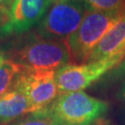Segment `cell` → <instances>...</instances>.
Wrapping results in <instances>:
<instances>
[{
    "instance_id": "6",
    "label": "cell",
    "mask_w": 125,
    "mask_h": 125,
    "mask_svg": "<svg viewBox=\"0 0 125 125\" xmlns=\"http://www.w3.org/2000/svg\"><path fill=\"white\" fill-rule=\"evenodd\" d=\"M14 86L21 90L29 99L31 113L48 107L60 94L55 71H35L23 68Z\"/></svg>"
},
{
    "instance_id": "4",
    "label": "cell",
    "mask_w": 125,
    "mask_h": 125,
    "mask_svg": "<svg viewBox=\"0 0 125 125\" xmlns=\"http://www.w3.org/2000/svg\"><path fill=\"white\" fill-rule=\"evenodd\" d=\"M25 69L58 71L71 63L67 42L39 37L19 50L14 59Z\"/></svg>"
},
{
    "instance_id": "14",
    "label": "cell",
    "mask_w": 125,
    "mask_h": 125,
    "mask_svg": "<svg viewBox=\"0 0 125 125\" xmlns=\"http://www.w3.org/2000/svg\"><path fill=\"white\" fill-rule=\"evenodd\" d=\"M111 75L113 77H115V78H120V77L125 76V59L123 61H121V64H119L114 69V71L112 72Z\"/></svg>"
},
{
    "instance_id": "16",
    "label": "cell",
    "mask_w": 125,
    "mask_h": 125,
    "mask_svg": "<svg viewBox=\"0 0 125 125\" xmlns=\"http://www.w3.org/2000/svg\"><path fill=\"white\" fill-rule=\"evenodd\" d=\"M5 60H6V59H5L4 56H3V54L0 52V66H1V65H2L3 63H4Z\"/></svg>"
},
{
    "instance_id": "7",
    "label": "cell",
    "mask_w": 125,
    "mask_h": 125,
    "mask_svg": "<svg viewBox=\"0 0 125 125\" xmlns=\"http://www.w3.org/2000/svg\"><path fill=\"white\" fill-rule=\"evenodd\" d=\"M53 0H14L2 21V35L21 34L39 24Z\"/></svg>"
},
{
    "instance_id": "2",
    "label": "cell",
    "mask_w": 125,
    "mask_h": 125,
    "mask_svg": "<svg viewBox=\"0 0 125 125\" xmlns=\"http://www.w3.org/2000/svg\"><path fill=\"white\" fill-rule=\"evenodd\" d=\"M124 16L125 11L121 10H90L79 28L66 41L71 55V63L83 64L88 62L95 45Z\"/></svg>"
},
{
    "instance_id": "9",
    "label": "cell",
    "mask_w": 125,
    "mask_h": 125,
    "mask_svg": "<svg viewBox=\"0 0 125 125\" xmlns=\"http://www.w3.org/2000/svg\"><path fill=\"white\" fill-rule=\"evenodd\" d=\"M31 112L29 99L21 90L15 86L0 97V121L2 122H9Z\"/></svg>"
},
{
    "instance_id": "15",
    "label": "cell",
    "mask_w": 125,
    "mask_h": 125,
    "mask_svg": "<svg viewBox=\"0 0 125 125\" xmlns=\"http://www.w3.org/2000/svg\"><path fill=\"white\" fill-rule=\"evenodd\" d=\"M120 96L121 99L125 100V82L123 83V84L121 85V90H120Z\"/></svg>"
},
{
    "instance_id": "12",
    "label": "cell",
    "mask_w": 125,
    "mask_h": 125,
    "mask_svg": "<svg viewBox=\"0 0 125 125\" xmlns=\"http://www.w3.org/2000/svg\"><path fill=\"white\" fill-rule=\"evenodd\" d=\"M12 125H58L50 118L39 112L31 113V116L17 121Z\"/></svg>"
},
{
    "instance_id": "11",
    "label": "cell",
    "mask_w": 125,
    "mask_h": 125,
    "mask_svg": "<svg viewBox=\"0 0 125 125\" xmlns=\"http://www.w3.org/2000/svg\"><path fill=\"white\" fill-rule=\"evenodd\" d=\"M90 10L125 11V0H82Z\"/></svg>"
},
{
    "instance_id": "5",
    "label": "cell",
    "mask_w": 125,
    "mask_h": 125,
    "mask_svg": "<svg viewBox=\"0 0 125 125\" xmlns=\"http://www.w3.org/2000/svg\"><path fill=\"white\" fill-rule=\"evenodd\" d=\"M121 61L123 58H109L83 64L70 63L58 69L56 71V82L59 93L83 91L106 73L114 70Z\"/></svg>"
},
{
    "instance_id": "3",
    "label": "cell",
    "mask_w": 125,
    "mask_h": 125,
    "mask_svg": "<svg viewBox=\"0 0 125 125\" xmlns=\"http://www.w3.org/2000/svg\"><path fill=\"white\" fill-rule=\"evenodd\" d=\"M89 11L82 0L55 1L38 24L37 33L42 38L67 41Z\"/></svg>"
},
{
    "instance_id": "10",
    "label": "cell",
    "mask_w": 125,
    "mask_h": 125,
    "mask_svg": "<svg viewBox=\"0 0 125 125\" xmlns=\"http://www.w3.org/2000/svg\"><path fill=\"white\" fill-rule=\"evenodd\" d=\"M22 69V66L11 59L5 60L0 66V97L13 89L17 77Z\"/></svg>"
},
{
    "instance_id": "13",
    "label": "cell",
    "mask_w": 125,
    "mask_h": 125,
    "mask_svg": "<svg viewBox=\"0 0 125 125\" xmlns=\"http://www.w3.org/2000/svg\"><path fill=\"white\" fill-rule=\"evenodd\" d=\"M13 1L14 0H0V19L1 20L4 18L5 15L9 11Z\"/></svg>"
},
{
    "instance_id": "17",
    "label": "cell",
    "mask_w": 125,
    "mask_h": 125,
    "mask_svg": "<svg viewBox=\"0 0 125 125\" xmlns=\"http://www.w3.org/2000/svg\"><path fill=\"white\" fill-rule=\"evenodd\" d=\"M55 1H58V0H53V2H55Z\"/></svg>"
},
{
    "instance_id": "8",
    "label": "cell",
    "mask_w": 125,
    "mask_h": 125,
    "mask_svg": "<svg viewBox=\"0 0 125 125\" xmlns=\"http://www.w3.org/2000/svg\"><path fill=\"white\" fill-rule=\"evenodd\" d=\"M116 58L125 59V16L95 45L90 55L88 62Z\"/></svg>"
},
{
    "instance_id": "1",
    "label": "cell",
    "mask_w": 125,
    "mask_h": 125,
    "mask_svg": "<svg viewBox=\"0 0 125 125\" xmlns=\"http://www.w3.org/2000/svg\"><path fill=\"white\" fill-rule=\"evenodd\" d=\"M107 109L106 101L78 91L59 94L48 107L37 112L47 116L58 125H93Z\"/></svg>"
}]
</instances>
